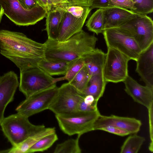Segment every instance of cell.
Segmentation results:
<instances>
[{
	"label": "cell",
	"mask_w": 153,
	"mask_h": 153,
	"mask_svg": "<svg viewBox=\"0 0 153 153\" xmlns=\"http://www.w3.org/2000/svg\"><path fill=\"white\" fill-rule=\"evenodd\" d=\"M98 40L82 30L64 41L48 39L44 43L45 59L71 62L94 51Z\"/></svg>",
	"instance_id": "obj_2"
},
{
	"label": "cell",
	"mask_w": 153,
	"mask_h": 153,
	"mask_svg": "<svg viewBox=\"0 0 153 153\" xmlns=\"http://www.w3.org/2000/svg\"><path fill=\"white\" fill-rule=\"evenodd\" d=\"M84 65L82 58L70 62L67 71L64 76L61 77L53 78V84L64 80H66L69 82Z\"/></svg>",
	"instance_id": "obj_25"
},
{
	"label": "cell",
	"mask_w": 153,
	"mask_h": 153,
	"mask_svg": "<svg viewBox=\"0 0 153 153\" xmlns=\"http://www.w3.org/2000/svg\"><path fill=\"white\" fill-rule=\"evenodd\" d=\"M53 78L38 66L20 71L19 91L28 97L56 84Z\"/></svg>",
	"instance_id": "obj_8"
},
{
	"label": "cell",
	"mask_w": 153,
	"mask_h": 153,
	"mask_svg": "<svg viewBox=\"0 0 153 153\" xmlns=\"http://www.w3.org/2000/svg\"><path fill=\"white\" fill-rule=\"evenodd\" d=\"M54 127L45 128L33 135L28 137L23 141L10 149L2 152L10 153H27L28 150L44 137L55 132Z\"/></svg>",
	"instance_id": "obj_20"
},
{
	"label": "cell",
	"mask_w": 153,
	"mask_h": 153,
	"mask_svg": "<svg viewBox=\"0 0 153 153\" xmlns=\"http://www.w3.org/2000/svg\"><path fill=\"white\" fill-rule=\"evenodd\" d=\"M91 10L89 7L82 15L79 16L65 10V12L57 40L60 42L65 41L82 30L86 19Z\"/></svg>",
	"instance_id": "obj_14"
},
{
	"label": "cell",
	"mask_w": 153,
	"mask_h": 153,
	"mask_svg": "<svg viewBox=\"0 0 153 153\" xmlns=\"http://www.w3.org/2000/svg\"><path fill=\"white\" fill-rule=\"evenodd\" d=\"M101 130L121 136L130 134L129 132L126 130L115 127H106L102 128Z\"/></svg>",
	"instance_id": "obj_32"
},
{
	"label": "cell",
	"mask_w": 153,
	"mask_h": 153,
	"mask_svg": "<svg viewBox=\"0 0 153 153\" xmlns=\"http://www.w3.org/2000/svg\"><path fill=\"white\" fill-rule=\"evenodd\" d=\"M37 3L41 6L46 8L48 10L47 0H36Z\"/></svg>",
	"instance_id": "obj_36"
},
{
	"label": "cell",
	"mask_w": 153,
	"mask_h": 153,
	"mask_svg": "<svg viewBox=\"0 0 153 153\" xmlns=\"http://www.w3.org/2000/svg\"><path fill=\"white\" fill-rule=\"evenodd\" d=\"M145 141V138L136 134L128 137L120 149L121 153H137Z\"/></svg>",
	"instance_id": "obj_24"
},
{
	"label": "cell",
	"mask_w": 153,
	"mask_h": 153,
	"mask_svg": "<svg viewBox=\"0 0 153 153\" xmlns=\"http://www.w3.org/2000/svg\"><path fill=\"white\" fill-rule=\"evenodd\" d=\"M110 0H91L90 7L92 10L94 8H104L108 6Z\"/></svg>",
	"instance_id": "obj_33"
},
{
	"label": "cell",
	"mask_w": 153,
	"mask_h": 153,
	"mask_svg": "<svg viewBox=\"0 0 153 153\" xmlns=\"http://www.w3.org/2000/svg\"><path fill=\"white\" fill-rule=\"evenodd\" d=\"M19 84L18 76L13 71L0 76V124L4 118L7 106L13 100Z\"/></svg>",
	"instance_id": "obj_13"
},
{
	"label": "cell",
	"mask_w": 153,
	"mask_h": 153,
	"mask_svg": "<svg viewBox=\"0 0 153 153\" xmlns=\"http://www.w3.org/2000/svg\"><path fill=\"white\" fill-rule=\"evenodd\" d=\"M71 6H76L90 7L91 5V0H68Z\"/></svg>",
	"instance_id": "obj_35"
},
{
	"label": "cell",
	"mask_w": 153,
	"mask_h": 153,
	"mask_svg": "<svg viewBox=\"0 0 153 153\" xmlns=\"http://www.w3.org/2000/svg\"><path fill=\"white\" fill-rule=\"evenodd\" d=\"M103 75L107 82H123L128 75V63L131 60L127 56L114 48H108Z\"/></svg>",
	"instance_id": "obj_9"
},
{
	"label": "cell",
	"mask_w": 153,
	"mask_h": 153,
	"mask_svg": "<svg viewBox=\"0 0 153 153\" xmlns=\"http://www.w3.org/2000/svg\"><path fill=\"white\" fill-rule=\"evenodd\" d=\"M56 132L42 137L31 146L27 153L42 152L50 148L58 140Z\"/></svg>",
	"instance_id": "obj_26"
},
{
	"label": "cell",
	"mask_w": 153,
	"mask_h": 153,
	"mask_svg": "<svg viewBox=\"0 0 153 153\" xmlns=\"http://www.w3.org/2000/svg\"><path fill=\"white\" fill-rule=\"evenodd\" d=\"M84 95L69 82L64 83L59 87L57 93L48 109L55 115L78 111L79 103Z\"/></svg>",
	"instance_id": "obj_10"
},
{
	"label": "cell",
	"mask_w": 153,
	"mask_h": 153,
	"mask_svg": "<svg viewBox=\"0 0 153 153\" xmlns=\"http://www.w3.org/2000/svg\"><path fill=\"white\" fill-rule=\"evenodd\" d=\"M107 82L104 78L103 74L92 76L86 87L82 93L85 95L92 96L98 101L103 95Z\"/></svg>",
	"instance_id": "obj_21"
},
{
	"label": "cell",
	"mask_w": 153,
	"mask_h": 153,
	"mask_svg": "<svg viewBox=\"0 0 153 153\" xmlns=\"http://www.w3.org/2000/svg\"><path fill=\"white\" fill-rule=\"evenodd\" d=\"M105 12L104 8H99L90 17L86 26L88 30L98 35L104 30Z\"/></svg>",
	"instance_id": "obj_23"
},
{
	"label": "cell",
	"mask_w": 153,
	"mask_h": 153,
	"mask_svg": "<svg viewBox=\"0 0 153 153\" xmlns=\"http://www.w3.org/2000/svg\"><path fill=\"white\" fill-rule=\"evenodd\" d=\"M136 61V71L141 80L153 90V43L142 51Z\"/></svg>",
	"instance_id": "obj_16"
},
{
	"label": "cell",
	"mask_w": 153,
	"mask_h": 153,
	"mask_svg": "<svg viewBox=\"0 0 153 153\" xmlns=\"http://www.w3.org/2000/svg\"><path fill=\"white\" fill-rule=\"evenodd\" d=\"M142 124L140 120L134 118L100 114L95 121L93 129V131L101 130L104 128L112 127L123 129L130 134H134L139 131Z\"/></svg>",
	"instance_id": "obj_12"
},
{
	"label": "cell",
	"mask_w": 153,
	"mask_h": 153,
	"mask_svg": "<svg viewBox=\"0 0 153 153\" xmlns=\"http://www.w3.org/2000/svg\"><path fill=\"white\" fill-rule=\"evenodd\" d=\"M4 14L16 25L27 26L35 25L46 17L48 10L39 5L30 9L23 8L18 0H0Z\"/></svg>",
	"instance_id": "obj_5"
},
{
	"label": "cell",
	"mask_w": 153,
	"mask_h": 153,
	"mask_svg": "<svg viewBox=\"0 0 153 153\" xmlns=\"http://www.w3.org/2000/svg\"><path fill=\"white\" fill-rule=\"evenodd\" d=\"M106 56V53L101 49L96 48L81 57L90 77L95 74H103Z\"/></svg>",
	"instance_id": "obj_19"
},
{
	"label": "cell",
	"mask_w": 153,
	"mask_h": 153,
	"mask_svg": "<svg viewBox=\"0 0 153 153\" xmlns=\"http://www.w3.org/2000/svg\"><path fill=\"white\" fill-rule=\"evenodd\" d=\"M90 78L88 72L84 65L69 83L82 92L86 87Z\"/></svg>",
	"instance_id": "obj_28"
},
{
	"label": "cell",
	"mask_w": 153,
	"mask_h": 153,
	"mask_svg": "<svg viewBox=\"0 0 153 153\" xmlns=\"http://www.w3.org/2000/svg\"><path fill=\"white\" fill-rule=\"evenodd\" d=\"M62 8L71 6V5L68 0H59Z\"/></svg>",
	"instance_id": "obj_37"
},
{
	"label": "cell",
	"mask_w": 153,
	"mask_h": 153,
	"mask_svg": "<svg viewBox=\"0 0 153 153\" xmlns=\"http://www.w3.org/2000/svg\"><path fill=\"white\" fill-rule=\"evenodd\" d=\"M4 14L3 9L0 4V23L1 22L3 15Z\"/></svg>",
	"instance_id": "obj_38"
},
{
	"label": "cell",
	"mask_w": 153,
	"mask_h": 153,
	"mask_svg": "<svg viewBox=\"0 0 153 153\" xmlns=\"http://www.w3.org/2000/svg\"><path fill=\"white\" fill-rule=\"evenodd\" d=\"M65 12L64 8L59 7L48 11L46 16L45 30L47 32L48 39L57 40Z\"/></svg>",
	"instance_id": "obj_18"
},
{
	"label": "cell",
	"mask_w": 153,
	"mask_h": 153,
	"mask_svg": "<svg viewBox=\"0 0 153 153\" xmlns=\"http://www.w3.org/2000/svg\"><path fill=\"white\" fill-rule=\"evenodd\" d=\"M108 6H115L129 9L132 11L136 10L132 0H110Z\"/></svg>",
	"instance_id": "obj_30"
},
{
	"label": "cell",
	"mask_w": 153,
	"mask_h": 153,
	"mask_svg": "<svg viewBox=\"0 0 153 153\" xmlns=\"http://www.w3.org/2000/svg\"><path fill=\"white\" fill-rule=\"evenodd\" d=\"M136 8L133 12L138 14L147 15L153 11V0H132Z\"/></svg>",
	"instance_id": "obj_29"
},
{
	"label": "cell",
	"mask_w": 153,
	"mask_h": 153,
	"mask_svg": "<svg viewBox=\"0 0 153 153\" xmlns=\"http://www.w3.org/2000/svg\"><path fill=\"white\" fill-rule=\"evenodd\" d=\"M105 21L104 30L119 27L130 20L135 18L137 13L130 10L115 6L104 8Z\"/></svg>",
	"instance_id": "obj_17"
},
{
	"label": "cell",
	"mask_w": 153,
	"mask_h": 153,
	"mask_svg": "<svg viewBox=\"0 0 153 153\" xmlns=\"http://www.w3.org/2000/svg\"><path fill=\"white\" fill-rule=\"evenodd\" d=\"M44 43L35 41L22 33L0 30V53L13 62L20 71L37 66L45 59Z\"/></svg>",
	"instance_id": "obj_1"
},
{
	"label": "cell",
	"mask_w": 153,
	"mask_h": 153,
	"mask_svg": "<svg viewBox=\"0 0 153 153\" xmlns=\"http://www.w3.org/2000/svg\"><path fill=\"white\" fill-rule=\"evenodd\" d=\"M119 27L133 37L142 51L153 43V21L147 15L137 14L135 18Z\"/></svg>",
	"instance_id": "obj_11"
},
{
	"label": "cell",
	"mask_w": 153,
	"mask_h": 153,
	"mask_svg": "<svg viewBox=\"0 0 153 153\" xmlns=\"http://www.w3.org/2000/svg\"><path fill=\"white\" fill-rule=\"evenodd\" d=\"M0 125L4 134L13 146H17L45 128L44 125L32 124L28 117L18 113L4 117Z\"/></svg>",
	"instance_id": "obj_3"
},
{
	"label": "cell",
	"mask_w": 153,
	"mask_h": 153,
	"mask_svg": "<svg viewBox=\"0 0 153 153\" xmlns=\"http://www.w3.org/2000/svg\"><path fill=\"white\" fill-rule=\"evenodd\" d=\"M123 82L125 91L135 102L147 108L153 103V90L148 87L140 84L128 75Z\"/></svg>",
	"instance_id": "obj_15"
},
{
	"label": "cell",
	"mask_w": 153,
	"mask_h": 153,
	"mask_svg": "<svg viewBox=\"0 0 153 153\" xmlns=\"http://www.w3.org/2000/svg\"><path fill=\"white\" fill-rule=\"evenodd\" d=\"M69 62L62 61H51L44 59L39 62L37 66L49 75H64Z\"/></svg>",
	"instance_id": "obj_22"
},
{
	"label": "cell",
	"mask_w": 153,
	"mask_h": 153,
	"mask_svg": "<svg viewBox=\"0 0 153 153\" xmlns=\"http://www.w3.org/2000/svg\"><path fill=\"white\" fill-rule=\"evenodd\" d=\"M18 1L23 8L27 10L34 8L39 4L36 0H18Z\"/></svg>",
	"instance_id": "obj_34"
},
{
	"label": "cell",
	"mask_w": 153,
	"mask_h": 153,
	"mask_svg": "<svg viewBox=\"0 0 153 153\" xmlns=\"http://www.w3.org/2000/svg\"><path fill=\"white\" fill-rule=\"evenodd\" d=\"M102 33L107 48L115 49L136 61L142 51L133 37L120 27L108 29Z\"/></svg>",
	"instance_id": "obj_6"
},
{
	"label": "cell",
	"mask_w": 153,
	"mask_h": 153,
	"mask_svg": "<svg viewBox=\"0 0 153 153\" xmlns=\"http://www.w3.org/2000/svg\"><path fill=\"white\" fill-rule=\"evenodd\" d=\"M80 136L76 139H68L58 144L54 152V153H81V149L79 145Z\"/></svg>",
	"instance_id": "obj_27"
},
{
	"label": "cell",
	"mask_w": 153,
	"mask_h": 153,
	"mask_svg": "<svg viewBox=\"0 0 153 153\" xmlns=\"http://www.w3.org/2000/svg\"><path fill=\"white\" fill-rule=\"evenodd\" d=\"M148 111V115L149 124V132L150 142L149 149L152 152L153 151V103L147 108Z\"/></svg>",
	"instance_id": "obj_31"
},
{
	"label": "cell",
	"mask_w": 153,
	"mask_h": 153,
	"mask_svg": "<svg viewBox=\"0 0 153 153\" xmlns=\"http://www.w3.org/2000/svg\"><path fill=\"white\" fill-rule=\"evenodd\" d=\"M56 83L31 95L16 107L17 113L27 117L49 109L58 90Z\"/></svg>",
	"instance_id": "obj_7"
},
{
	"label": "cell",
	"mask_w": 153,
	"mask_h": 153,
	"mask_svg": "<svg viewBox=\"0 0 153 153\" xmlns=\"http://www.w3.org/2000/svg\"><path fill=\"white\" fill-rule=\"evenodd\" d=\"M100 114L97 110L92 111H77L74 113L55 115L62 131L68 135L76 134L80 137L93 131L94 123Z\"/></svg>",
	"instance_id": "obj_4"
}]
</instances>
